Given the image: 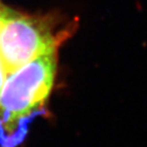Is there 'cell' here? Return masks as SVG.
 I'll return each instance as SVG.
<instances>
[{"label":"cell","mask_w":147,"mask_h":147,"mask_svg":"<svg viewBox=\"0 0 147 147\" xmlns=\"http://www.w3.org/2000/svg\"><path fill=\"white\" fill-rule=\"evenodd\" d=\"M9 7L6 6L4 3L2 2V0H0V29L2 27V24L4 22V18L7 14V11H8Z\"/></svg>","instance_id":"cell-3"},{"label":"cell","mask_w":147,"mask_h":147,"mask_svg":"<svg viewBox=\"0 0 147 147\" xmlns=\"http://www.w3.org/2000/svg\"><path fill=\"white\" fill-rule=\"evenodd\" d=\"M79 18L59 11L28 13L9 7L0 29V57L7 74L43 53L59 49L75 35Z\"/></svg>","instance_id":"cell-2"},{"label":"cell","mask_w":147,"mask_h":147,"mask_svg":"<svg viewBox=\"0 0 147 147\" xmlns=\"http://www.w3.org/2000/svg\"><path fill=\"white\" fill-rule=\"evenodd\" d=\"M7 76V73H6V69L4 67V64L2 62V59L0 57V91L2 89V86L5 82V79H6Z\"/></svg>","instance_id":"cell-4"},{"label":"cell","mask_w":147,"mask_h":147,"mask_svg":"<svg viewBox=\"0 0 147 147\" xmlns=\"http://www.w3.org/2000/svg\"><path fill=\"white\" fill-rule=\"evenodd\" d=\"M58 49L7 74L0 91V147H18L30 122L42 111L57 75Z\"/></svg>","instance_id":"cell-1"}]
</instances>
